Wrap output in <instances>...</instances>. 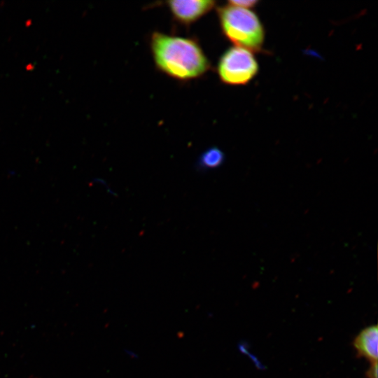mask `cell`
I'll use <instances>...</instances> for the list:
<instances>
[{
  "label": "cell",
  "instance_id": "6",
  "mask_svg": "<svg viewBox=\"0 0 378 378\" xmlns=\"http://www.w3.org/2000/svg\"><path fill=\"white\" fill-rule=\"evenodd\" d=\"M223 152L217 147H211L204 150L197 162V168L206 171L219 167L224 162Z\"/></svg>",
  "mask_w": 378,
  "mask_h": 378
},
{
  "label": "cell",
  "instance_id": "5",
  "mask_svg": "<svg viewBox=\"0 0 378 378\" xmlns=\"http://www.w3.org/2000/svg\"><path fill=\"white\" fill-rule=\"evenodd\" d=\"M378 329L372 325L363 329L355 337L353 345L358 356L371 363L377 362Z\"/></svg>",
  "mask_w": 378,
  "mask_h": 378
},
{
  "label": "cell",
  "instance_id": "2",
  "mask_svg": "<svg viewBox=\"0 0 378 378\" xmlns=\"http://www.w3.org/2000/svg\"><path fill=\"white\" fill-rule=\"evenodd\" d=\"M217 11L222 32L229 41L251 51L262 50L265 30L255 13L230 4Z\"/></svg>",
  "mask_w": 378,
  "mask_h": 378
},
{
  "label": "cell",
  "instance_id": "8",
  "mask_svg": "<svg viewBox=\"0 0 378 378\" xmlns=\"http://www.w3.org/2000/svg\"><path fill=\"white\" fill-rule=\"evenodd\" d=\"M367 378H377V362L372 363L366 372Z\"/></svg>",
  "mask_w": 378,
  "mask_h": 378
},
{
  "label": "cell",
  "instance_id": "7",
  "mask_svg": "<svg viewBox=\"0 0 378 378\" xmlns=\"http://www.w3.org/2000/svg\"><path fill=\"white\" fill-rule=\"evenodd\" d=\"M230 5L240 7L243 8H248L250 9L251 8H253L256 6V4L258 3V1L257 0H235V1H230L229 2Z\"/></svg>",
  "mask_w": 378,
  "mask_h": 378
},
{
  "label": "cell",
  "instance_id": "3",
  "mask_svg": "<svg viewBox=\"0 0 378 378\" xmlns=\"http://www.w3.org/2000/svg\"><path fill=\"white\" fill-rule=\"evenodd\" d=\"M258 63L252 52L239 46L228 48L220 57L217 72L227 85H245L258 74Z\"/></svg>",
  "mask_w": 378,
  "mask_h": 378
},
{
  "label": "cell",
  "instance_id": "4",
  "mask_svg": "<svg viewBox=\"0 0 378 378\" xmlns=\"http://www.w3.org/2000/svg\"><path fill=\"white\" fill-rule=\"evenodd\" d=\"M216 2L209 0H175L167 2L175 20L184 25H189L208 13Z\"/></svg>",
  "mask_w": 378,
  "mask_h": 378
},
{
  "label": "cell",
  "instance_id": "1",
  "mask_svg": "<svg viewBox=\"0 0 378 378\" xmlns=\"http://www.w3.org/2000/svg\"><path fill=\"white\" fill-rule=\"evenodd\" d=\"M150 49L157 68L177 80L197 78L210 67L203 50L193 38L155 31L150 38Z\"/></svg>",
  "mask_w": 378,
  "mask_h": 378
}]
</instances>
